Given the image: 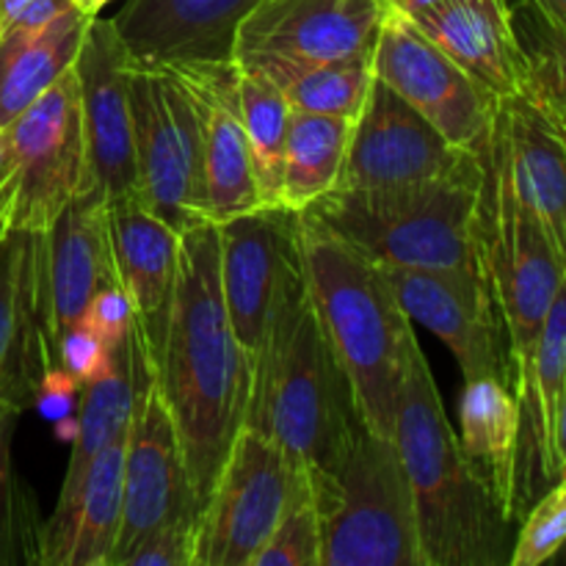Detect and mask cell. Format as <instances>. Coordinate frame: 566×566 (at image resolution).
I'll use <instances>...</instances> for the list:
<instances>
[{
    "label": "cell",
    "instance_id": "9c48e42d",
    "mask_svg": "<svg viewBox=\"0 0 566 566\" xmlns=\"http://www.w3.org/2000/svg\"><path fill=\"white\" fill-rule=\"evenodd\" d=\"M138 191L175 230L205 219L202 136L188 94L164 64L130 61Z\"/></svg>",
    "mask_w": 566,
    "mask_h": 566
},
{
    "label": "cell",
    "instance_id": "b9f144b4",
    "mask_svg": "<svg viewBox=\"0 0 566 566\" xmlns=\"http://www.w3.org/2000/svg\"><path fill=\"white\" fill-rule=\"evenodd\" d=\"M553 446H556V464H558V475H566V381L562 398H558V409H556V431H553Z\"/></svg>",
    "mask_w": 566,
    "mask_h": 566
},
{
    "label": "cell",
    "instance_id": "ba28073f",
    "mask_svg": "<svg viewBox=\"0 0 566 566\" xmlns=\"http://www.w3.org/2000/svg\"><path fill=\"white\" fill-rule=\"evenodd\" d=\"M302 479V462L243 426L199 514L193 566H252Z\"/></svg>",
    "mask_w": 566,
    "mask_h": 566
},
{
    "label": "cell",
    "instance_id": "6da1fadb",
    "mask_svg": "<svg viewBox=\"0 0 566 566\" xmlns=\"http://www.w3.org/2000/svg\"><path fill=\"white\" fill-rule=\"evenodd\" d=\"M155 387L175 418L193 495L205 506L243 429L252 392V363L221 293L213 221L180 232V265L164 343L155 354Z\"/></svg>",
    "mask_w": 566,
    "mask_h": 566
},
{
    "label": "cell",
    "instance_id": "52a82bcc",
    "mask_svg": "<svg viewBox=\"0 0 566 566\" xmlns=\"http://www.w3.org/2000/svg\"><path fill=\"white\" fill-rule=\"evenodd\" d=\"M479 155L475 243L484 280L506 329L512 392H517L531 374L536 343L564 280V269L551 238L514 193L495 125Z\"/></svg>",
    "mask_w": 566,
    "mask_h": 566
},
{
    "label": "cell",
    "instance_id": "1f68e13d",
    "mask_svg": "<svg viewBox=\"0 0 566 566\" xmlns=\"http://www.w3.org/2000/svg\"><path fill=\"white\" fill-rule=\"evenodd\" d=\"M509 9L528 70L523 94L566 125V25L536 0H509Z\"/></svg>",
    "mask_w": 566,
    "mask_h": 566
},
{
    "label": "cell",
    "instance_id": "d4e9b609",
    "mask_svg": "<svg viewBox=\"0 0 566 566\" xmlns=\"http://www.w3.org/2000/svg\"><path fill=\"white\" fill-rule=\"evenodd\" d=\"M412 20L497 97L523 92L528 70L509 0H442Z\"/></svg>",
    "mask_w": 566,
    "mask_h": 566
},
{
    "label": "cell",
    "instance_id": "8fae6325",
    "mask_svg": "<svg viewBox=\"0 0 566 566\" xmlns=\"http://www.w3.org/2000/svg\"><path fill=\"white\" fill-rule=\"evenodd\" d=\"M370 64L374 75L426 116L453 147L470 153L484 147L501 97L453 61L398 6H390L381 20Z\"/></svg>",
    "mask_w": 566,
    "mask_h": 566
},
{
    "label": "cell",
    "instance_id": "44dd1931",
    "mask_svg": "<svg viewBox=\"0 0 566 566\" xmlns=\"http://www.w3.org/2000/svg\"><path fill=\"white\" fill-rule=\"evenodd\" d=\"M258 0H127L111 22L136 61H232L238 25Z\"/></svg>",
    "mask_w": 566,
    "mask_h": 566
},
{
    "label": "cell",
    "instance_id": "7a4b0ae2",
    "mask_svg": "<svg viewBox=\"0 0 566 566\" xmlns=\"http://www.w3.org/2000/svg\"><path fill=\"white\" fill-rule=\"evenodd\" d=\"M392 440L412 484L423 566L509 564L517 523L464 457L420 346L409 354Z\"/></svg>",
    "mask_w": 566,
    "mask_h": 566
},
{
    "label": "cell",
    "instance_id": "4fadbf2b",
    "mask_svg": "<svg viewBox=\"0 0 566 566\" xmlns=\"http://www.w3.org/2000/svg\"><path fill=\"white\" fill-rule=\"evenodd\" d=\"M199 514L202 506L188 479L175 418L153 379L138 396L136 415L127 431L122 523L108 566H125L130 553L160 525Z\"/></svg>",
    "mask_w": 566,
    "mask_h": 566
},
{
    "label": "cell",
    "instance_id": "74e56055",
    "mask_svg": "<svg viewBox=\"0 0 566 566\" xmlns=\"http://www.w3.org/2000/svg\"><path fill=\"white\" fill-rule=\"evenodd\" d=\"M83 324L114 352L125 340L127 332L133 329V324H136V307H133L125 287L119 282H111V285L99 287L94 293L92 304H88Z\"/></svg>",
    "mask_w": 566,
    "mask_h": 566
},
{
    "label": "cell",
    "instance_id": "ee69618b",
    "mask_svg": "<svg viewBox=\"0 0 566 566\" xmlns=\"http://www.w3.org/2000/svg\"><path fill=\"white\" fill-rule=\"evenodd\" d=\"M536 3L545 6L553 17H558V20L566 25V0H536Z\"/></svg>",
    "mask_w": 566,
    "mask_h": 566
},
{
    "label": "cell",
    "instance_id": "cb8c5ba5",
    "mask_svg": "<svg viewBox=\"0 0 566 566\" xmlns=\"http://www.w3.org/2000/svg\"><path fill=\"white\" fill-rule=\"evenodd\" d=\"M509 180L551 238L566 274V144L551 116L528 97H501L495 116Z\"/></svg>",
    "mask_w": 566,
    "mask_h": 566
},
{
    "label": "cell",
    "instance_id": "ab89813d",
    "mask_svg": "<svg viewBox=\"0 0 566 566\" xmlns=\"http://www.w3.org/2000/svg\"><path fill=\"white\" fill-rule=\"evenodd\" d=\"M77 390H81V385H77L66 370L61 368L48 370L42 387H39L36 407L42 409L50 420H64L66 415H70V407L72 401H75Z\"/></svg>",
    "mask_w": 566,
    "mask_h": 566
},
{
    "label": "cell",
    "instance_id": "9a60e30c",
    "mask_svg": "<svg viewBox=\"0 0 566 566\" xmlns=\"http://www.w3.org/2000/svg\"><path fill=\"white\" fill-rule=\"evenodd\" d=\"M407 315L440 337L464 381L492 376L512 387L506 329L484 274L379 265Z\"/></svg>",
    "mask_w": 566,
    "mask_h": 566
},
{
    "label": "cell",
    "instance_id": "2e32d148",
    "mask_svg": "<svg viewBox=\"0 0 566 566\" xmlns=\"http://www.w3.org/2000/svg\"><path fill=\"white\" fill-rule=\"evenodd\" d=\"M116 280L108 238V199L99 188L72 199L48 230L39 247V296L44 310L50 370L61 335L83 324L99 287Z\"/></svg>",
    "mask_w": 566,
    "mask_h": 566
},
{
    "label": "cell",
    "instance_id": "f6af8a7d",
    "mask_svg": "<svg viewBox=\"0 0 566 566\" xmlns=\"http://www.w3.org/2000/svg\"><path fill=\"white\" fill-rule=\"evenodd\" d=\"M105 3H111V0H75V6L81 11H86L88 17H97L99 11L105 9Z\"/></svg>",
    "mask_w": 566,
    "mask_h": 566
},
{
    "label": "cell",
    "instance_id": "f1b7e54d",
    "mask_svg": "<svg viewBox=\"0 0 566 566\" xmlns=\"http://www.w3.org/2000/svg\"><path fill=\"white\" fill-rule=\"evenodd\" d=\"M241 66L258 70L269 77L291 111L304 114H332L343 119H357L374 81L370 55L340 61L287 59V55H241Z\"/></svg>",
    "mask_w": 566,
    "mask_h": 566
},
{
    "label": "cell",
    "instance_id": "83f0119b",
    "mask_svg": "<svg viewBox=\"0 0 566 566\" xmlns=\"http://www.w3.org/2000/svg\"><path fill=\"white\" fill-rule=\"evenodd\" d=\"M88 22L92 17L72 6L44 28L0 33V130L75 64Z\"/></svg>",
    "mask_w": 566,
    "mask_h": 566
},
{
    "label": "cell",
    "instance_id": "f35d334b",
    "mask_svg": "<svg viewBox=\"0 0 566 566\" xmlns=\"http://www.w3.org/2000/svg\"><path fill=\"white\" fill-rule=\"evenodd\" d=\"M72 6L75 0H0V33L14 28H44Z\"/></svg>",
    "mask_w": 566,
    "mask_h": 566
},
{
    "label": "cell",
    "instance_id": "60d3db41",
    "mask_svg": "<svg viewBox=\"0 0 566 566\" xmlns=\"http://www.w3.org/2000/svg\"><path fill=\"white\" fill-rule=\"evenodd\" d=\"M11 199H14V160H11L6 130H0V238L11 227Z\"/></svg>",
    "mask_w": 566,
    "mask_h": 566
},
{
    "label": "cell",
    "instance_id": "d6986e66",
    "mask_svg": "<svg viewBox=\"0 0 566 566\" xmlns=\"http://www.w3.org/2000/svg\"><path fill=\"white\" fill-rule=\"evenodd\" d=\"M390 6V0H258L238 25L232 59H365L374 53Z\"/></svg>",
    "mask_w": 566,
    "mask_h": 566
},
{
    "label": "cell",
    "instance_id": "7402d4cb",
    "mask_svg": "<svg viewBox=\"0 0 566 566\" xmlns=\"http://www.w3.org/2000/svg\"><path fill=\"white\" fill-rule=\"evenodd\" d=\"M108 238L116 280L136 307V321L155 359L180 265V230L153 213L142 193H130L108 199Z\"/></svg>",
    "mask_w": 566,
    "mask_h": 566
},
{
    "label": "cell",
    "instance_id": "f546056e",
    "mask_svg": "<svg viewBox=\"0 0 566 566\" xmlns=\"http://www.w3.org/2000/svg\"><path fill=\"white\" fill-rule=\"evenodd\" d=\"M352 125L354 122L343 116L291 111L282 158V208L302 213L321 197L335 191L346 164Z\"/></svg>",
    "mask_w": 566,
    "mask_h": 566
},
{
    "label": "cell",
    "instance_id": "ffe728a7",
    "mask_svg": "<svg viewBox=\"0 0 566 566\" xmlns=\"http://www.w3.org/2000/svg\"><path fill=\"white\" fill-rule=\"evenodd\" d=\"M42 232L9 227L0 238V398L25 412L36 407L50 370L39 296Z\"/></svg>",
    "mask_w": 566,
    "mask_h": 566
},
{
    "label": "cell",
    "instance_id": "603a6c76",
    "mask_svg": "<svg viewBox=\"0 0 566 566\" xmlns=\"http://www.w3.org/2000/svg\"><path fill=\"white\" fill-rule=\"evenodd\" d=\"M153 379L155 359L136 321L125 340L114 348V357H111L105 374H99L97 379L81 387L83 398L81 412H77V434L72 440L70 468H66L53 514L42 525V531L55 528V525L70 517L83 492L88 468L108 442H114L116 437L130 429L138 396Z\"/></svg>",
    "mask_w": 566,
    "mask_h": 566
},
{
    "label": "cell",
    "instance_id": "d6a6232c",
    "mask_svg": "<svg viewBox=\"0 0 566 566\" xmlns=\"http://www.w3.org/2000/svg\"><path fill=\"white\" fill-rule=\"evenodd\" d=\"M22 412L0 398V566L39 564L42 525L36 503L11 468V440Z\"/></svg>",
    "mask_w": 566,
    "mask_h": 566
},
{
    "label": "cell",
    "instance_id": "484cf974",
    "mask_svg": "<svg viewBox=\"0 0 566 566\" xmlns=\"http://www.w3.org/2000/svg\"><path fill=\"white\" fill-rule=\"evenodd\" d=\"M127 431L97 453L70 517L42 531L39 566H108L122 523Z\"/></svg>",
    "mask_w": 566,
    "mask_h": 566
},
{
    "label": "cell",
    "instance_id": "d590c367",
    "mask_svg": "<svg viewBox=\"0 0 566 566\" xmlns=\"http://www.w3.org/2000/svg\"><path fill=\"white\" fill-rule=\"evenodd\" d=\"M199 517L171 520L130 553L125 566H193Z\"/></svg>",
    "mask_w": 566,
    "mask_h": 566
},
{
    "label": "cell",
    "instance_id": "5b68a950",
    "mask_svg": "<svg viewBox=\"0 0 566 566\" xmlns=\"http://www.w3.org/2000/svg\"><path fill=\"white\" fill-rule=\"evenodd\" d=\"M481 155L440 180L398 188H335L302 210L376 265L484 274L475 243Z\"/></svg>",
    "mask_w": 566,
    "mask_h": 566
},
{
    "label": "cell",
    "instance_id": "bcb514c9",
    "mask_svg": "<svg viewBox=\"0 0 566 566\" xmlns=\"http://www.w3.org/2000/svg\"><path fill=\"white\" fill-rule=\"evenodd\" d=\"M547 116H551V114H547ZM551 119H553V116H551ZM553 125L558 127V133H562V136H564V144H566V125H564V122H556V119H553Z\"/></svg>",
    "mask_w": 566,
    "mask_h": 566
},
{
    "label": "cell",
    "instance_id": "277c9868",
    "mask_svg": "<svg viewBox=\"0 0 566 566\" xmlns=\"http://www.w3.org/2000/svg\"><path fill=\"white\" fill-rule=\"evenodd\" d=\"M307 291L332 348L352 381L359 418L392 437L412 348V318L376 263L302 213Z\"/></svg>",
    "mask_w": 566,
    "mask_h": 566
},
{
    "label": "cell",
    "instance_id": "7dc6e473",
    "mask_svg": "<svg viewBox=\"0 0 566 566\" xmlns=\"http://www.w3.org/2000/svg\"><path fill=\"white\" fill-rule=\"evenodd\" d=\"M390 3H396V0H390Z\"/></svg>",
    "mask_w": 566,
    "mask_h": 566
},
{
    "label": "cell",
    "instance_id": "8992f818",
    "mask_svg": "<svg viewBox=\"0 0 566 566\" xmlns=\"http://www.w3.org/2000/svg\"><path fill=\"white\" fill-rule=\"evenodd\" d=\"M304 468L321 566H423L412 484L392 437L357 420L326 462Z\"/></svg>",
    "mask_w": 566,
    "mask_h": 566
},
{
    "label": "cell",
    "instance_id": "30bf717a",
    "mask_svg": "<svg viewBox=\"0 0 566 566\" xmlns=\"http://www.w3.org/2000/svg\"><path fill=\"white\" fill-rule=\"evenodd\" d=\"M6 142L14 160L11 227L48 230L72 199L97 188L75 64L6 127Z\"/></svg>",
    "mask_w": 566,
    "mask_h": 566
},
{
    "label": "cell",
    "instance_id": "3957f363",
    "mask_svg": "<svg viewBox=\"0 0 566 566\" xmlns=\"http://www.w3.org/2000/svg\"><path fill=\"white\" fill-rule=\"evenodd\" d=\"M357 420L352 381L321 326L302 269L285 282L265 321L243 426L280 442L296 462L321 464Z\"/></svg>",
    "mask_w": 566,
    "mask_h": 566
},
{
    "label": "cell",
    "instance_id": "7bdbcfd3",
    "mask_svg": "<svg viewBox=\"0 0 566 566\" xmlns=\"http://www.w3.org/2000/svg\"><path fill=\"white\" fill-rule=\"evenodd\" d=\"M437 3H442V0H396V3H392V6H398V9L407 11L409 17H415V14H420V11L434 9Z\"/></svg>",
    "mask_w": 566,
    "mask_h": 566
},
{
    "label": "cell",
    "instance_id": "ac0fdd59",
    "mask_svg": "<svg viewBox=\"0 0 566 566\" xmlns=\"http://www.w3.org/2000/svg\"><path fill=\"white\" fill-rule=\"evenodd\" d=\"M169 66L182 83L202 136L205 219L221 224L263 208L249 158L235 61H191Z\"/></svg>",
    "mask_w": 566,
    "mask_h": 566
},
{
    "label": "cell",
    "instance_id": "8d00e7d4",
    "mask_svg": "<svg viewBox=\"0 0 566 566\" xmlns=\"http://www.w3.org/2000/svg\"><path fill=\"white\" fill-rule=\"evenodd\" d=\"M111 357L114 352L86 324H75L61 335L59 348H55V368L66 370L83 387L105 374Z\"/></svg>",
    "mask_w": 566,
    "mask_h": 566
},
{
    "label": "cell",
    "instance_id": "5bb4252c",
    "mask_svg": "<svg viewBox=\"0 0 566 566\" xmlns=\"http://www.w3.org/2000/svg\"><path fill=\"white\" fill-rule=\"evenodd\" d=\"M216 230L221 293L232 329L252 363L276 296L304 269L302 213L282 205L258 208L221 221Z\"/></svg>",
    "mask_w": 566,
    "mask_h": 566
},
{
    "label": "cell",
    "instance_id": "e575fe53",
    "mask_svg": "<svg viewBox=\"0 0 566 566\" xmlns=\"http://www.w3.org/2000/svg\"><path fill=\"white\" fill-rule=\"evenodd\" d=\"M566 547V475L531 503L517 525L509 566H539Z\"/></svg>",
    "mask_w": 566,
    "mask_h": 566
},
{
    "label": "cell",
    "instance_id": "4dcf8cb0",
    "mask_svg": "<svg viewBox=\"0 0 566 566\" xmlns=\"http://www.w3.org/2000/svg\"><path fill=\"white\" fill-rule=\"evenodd\" d=\"M238 103H241L260 202L263 208H276L282 205V158H285L287 127H291V105L269 77L241 64H238Z\"/></svg>",
    "mask_w": 566,
    "mask_h": 566
},
{
    "label": "cell",
    "instance_id": "4316f807",
    "mask_svg": "<svg viewBox=\"0 0 566 566\" xmlns=\"http://www.w3.org/2000/svg\"><path fill=\"white\" fill-rule=\"evenodd\" d=\"M459 446L503 512L517 523L520 403L512 387L492 376L464 381Z\"/></svg>",
    "mask_w": 566,
    "mask_h": 566
},
{
    "label": "cell",
    "instance_id": "e0dca14e",
    "mask_svg": "<svg viewBox=\"0 0 566 566\" xmlns=\"http://www.w3.org/2000/svg\"><path fill=\"white\" fill-rule=\"evenodd\" d=\"M130 50L114 22L92 17L75 59L94 186L105 199L138 191L130 108Z\"/></svg>",
    "mask_w": 566,
    "mask_h": 566
},
{
    "label": "cell",
    "instance_id": "7c38bea8",
    "mask_svg": "<svg viewBox=\"0 0 566 566\" xmlns=\"http://www.w3.org/2000/svg\"><path fill=\"white\" fill-rule=\"evenodd\" d=\"M475 155L479 149L453 147L426 116L374 75L363 111L352 125L337 188L365 191L440 180L473 164Z\"/></svg>",
    "mask_w": 566,
    "mask_h": 566
},
{
    "label": "cell",
    "instance_id": "836d02e7",
    "mask_svg": "<svg viewBox=\"0 0 566 566\" xmlns=\"http://www.w3.org/2000/svg\"><path fill=\"white\" fill-rule=\"evenodd\" d=\"M252 566H321V531L313 495H310L307 468L285 514L271 531L263 551L254 556Z\"/></svg>",
    "mask_w": 566,
    "mask_h": 566
}]
</instances>
